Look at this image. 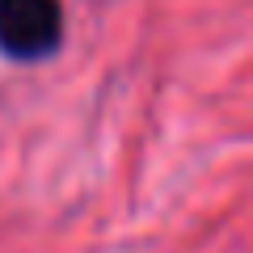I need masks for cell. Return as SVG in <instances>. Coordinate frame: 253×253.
Wrapping results in <instances>:
<instances>
[{
    "label": "cell",
    "instance_id": "1",
    "mask_svg": "<svg viewBox=\"0 0 253 253\" xmlns=\"http://www.w3.org/2000/svg\"><path fill=\"white\" fill-rule=\"evenodd\" d=\"M63 38L59 0H0V51L9 59L34 63L55 55Z\"/></svg>",
    "mask_w": 253,
    "mask_h": 253
}]
</instances>
